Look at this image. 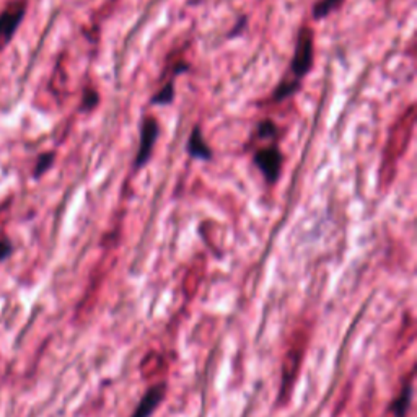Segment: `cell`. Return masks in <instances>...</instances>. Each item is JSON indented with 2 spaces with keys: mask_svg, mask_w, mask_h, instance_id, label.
<instances>
[{
  "mask_svg": "<svg viewBox=\"0 0 417 417\" xmlns=\"http://www.w3.org/2000/svg\"><path fill=\"white\" fill-rule=\"evenodd\" d=\"M98 101H100V96H98V93L95 92L93 88L85 90V93H83V103H82V108H83V110H93L95 106L98 105Z\"/></svg>",
  "mask_w": 417,
  "mask_h": 417,
  "instance_id": "obj_13",
  "label": "cell"
},
{
  "mask_svg": "<svg viewBox=\"0 0 417 417\" xmlns=\"http://www.w3.org/2000/svg\"><path fill=\"white\" fill-rule=\"evenodd\" d=\"M52 162H54V153H42L38 160V165H36L35 176H41L46 170H49Z\"/></svg>",
  "mask_w": 417,
  "mask_h": 417,
  "instance_id": "obj_12",
  "label": "cell"
},
{
  "mask_svg": "<svg viewBox=\"0 0 417 417\" xmlns=\"http://www.w3.org/2000/svg\"><path fill=\"white\" fill-rule=\"evenodd\" d=\"M8 248H10L8 242H4L2 245H0V258H4V256L8 254V251H10Z\"/></svg>",
  "mask_w": 417,
  "mask_h": 417,
  "instance_id": "obj_14",
  "label": "cell"
},
{
  "mask_svg": "<svg viewBox=\"0 0 417 417\" xmlns=\"http://www.w3.org/2000/svg\"><path fill=\"white\" fill-rule=\"evenodd\" d=\"M175 98V85L173 82H168L160 92L153 96V105H170Z\"/></svg>",
  "mask_w": 417,
  "mask_h": 417,
  "instance_id": "obj_10",
  "label": "cell"
},
{
  "mask_svg": "<svg viewBox=\"0 0 417 417\" xmlns=\"http://www.w3.org/2000/svg\"><path fill=\"white\" fill-rule=\"evenodd\" d=\"M188 152L192 158L204 160V162L212 158V151L211 147H208V143L204 141V137H202L199 126H196L191 132L189 141H188Z\"/></svg>",
  "mask_w": 417,
  "mask_h": 417,
  "instance_id": "obj_7",
  "label": "cell"
},
{
  "mask_svg": "<svg viewBox=\"0 0 417 417\" xmlns=\"http://www.w3.org/2000/svg\"><path fill=\"white\" fill-rule=\"evenodd\" d=\"M23 15H25L23 0H17L15 4L8 5V8H5L2 15H0V49H4V46L13 38L15 31H17Z\"/></svg>",
  "mask_w": 417,
  "mask_h": 417,
  "instance_id": "obj_5",
  "label": "cell"
},
{
  "mask_svg": "<svg viewBox=\"0 0 417 417\" xmlns=\"http://www.w3.org/2000/svg\"><path fill=\"white\" fill-rule=\"evenodd\" d=\"M282 162H284V157H282L281 151L276 146L259 148V151H256L254 153L256 167L261 170L266 181L271 184L277 183V180H279Z\"/></svg>",
  "mask_w": 417,
  "mask_h": 417,
  "instance_id": "obj_3",
  "label": "cell"
},
{
  "mask_svg": "<svg viewBox=\"0 0 417 417\" xmlns=\"http://www.w3.org/2000/svg\"><path fill=\"white\" fill-rule=\"evenodd\" d=\"M344 0H319V2L313 7V17L317 20H322L333 12L334 8H338Z\"/></svg>",
  "mask_w": 417,
  "mask_h": 417,
  "instance_id": "obj_8",
  "label": "cell"
},
{
  "mask_svg": "<svg viewBox=\"0 0 417 417\" xmlns=\"http://www.w3.org/2000/svg\"><path fill=\"white\" fill-rule=\"evenodd\" d=\"M158 137V122L153 117H146L141 126V142H139V152L136 157V168L146 167L148 158L152 157L155 142Z\"/></svg>",
  "mask_w": 417,
  "mask_h": 417,
  "instance_id": "obj_4",
  "label": "cell"
},
{
  "mask_svg": "<svg viewBox=\"0 0 417 417\" xmlns=\"http://www.w3.org/2000/svg\"><path fill=\"white\" fill-rule=\"evenodd\" d=\"M277 134V127L272 121L266 119V121H261L258 124V137L259 139H272L276 137Z\"/></svg>",
  "mask_w": 417,
  "mask_h": 417,
  "instance_id": "obj_11",
  "label": "cell"
},
{
  "mask_svg": "<svg viewBox=\"0 0 417 417\" xmlns=\"http://www.w3.org/2000/svg\"><path fill=\"white\" fill-rule=\"evenodd\" d=\"M307 341L308 336L300 333V331H298L295 338L290 341V347H288L284 359V367H282V394L290 392L293 383H295L298 370H300V363L305 356V349H307Z\"/></svg>",
  "mask_w": 417,
  "mask_h": 417,
  "instance_id": "obj_1",
  "label": "cell"
},
{
  "mask_svg": "<svg viewBox=\"0 0 417 417\" xmlns=\"http://www.w3.org/2000/svg\"><path fill=\"white\" fill-rule=\"evenodd\" d=\"M298 88H300V82H297V80H293V82H282L277 90L272 95V100L274 101H282L288 98V96H292L293 93L298 92Z\"/></svg>",
  "mask_w": 417,
  "mask_h": 417,
  "instance_id": "obj_9",
  "label": "cell"
},
{
  "mask_svg": "<svg viewBox=\"0 0 417 417\" xmlns=\"http://www.w3.org/2000/svg\"><path fill=\"white\" fill-rule=\"evenodd\" d=\"M313 54H315L313 33L312 30L307 28V26H303V28L298 31L295 52H293V59L290 64V72L293 74V77H295L297 82L312 71Z\"/></svg>",
  "mask_w": 417,
  "mask_h": 417,
  "instance_id": "obj_2",
  "label": "cell"
},
{
  "mask_svg": "<svg viewBox=\"0 0 417 417\" xmlns=\"http://www.w3.org/2000/svg\"><path fill=\"white\" fill-rule=\"evenodd\" d=\"M165 397V384H157V387H153L151 392L146 394V398L141 401V404L137 406L136 413L132 414V417H148L151 416L155 408L160 404V401L163 399Z\"/></svg>",
  "mask_w": 417,
  "mask_h": 417,
  "instance_id": "obj_6",
  "label": "cell"
}]
</instances>
